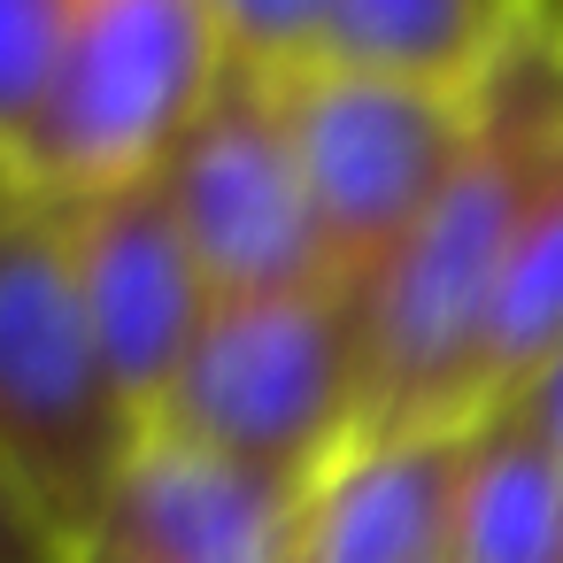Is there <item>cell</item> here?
Returning <instances> with one entry per match:
<instances>
[{
    "mask_svg": "<svg viewBox=\"0 0 563 563\" xmlns=\"http://www.w3.org/2000/svg\"><path fill=\"white\" fill-rule=\"evenodd\" d=\"M78 16H86V0H0V163L16 178H24L32 132L55 101Z\"/></svg>",
    "mask_w": 563,
    "mask_h": 563,
    "instance_id": "7c38bea8",
    "label": "cell"
},
{
    "mask_svg": "<svg viewBox=\"0 0 563 563\" xmlns=\"http://www.w3.org/2000/svg\"><path fill=\"white\" fill-rule=\"evenodd\" d=\"M463 432H363L301 517V563H455Z\"/></svg>",
    "mask_w": 563,
    "mask_h": 563,
    "instance_id": "9c48e42d",
    "label": "cell"
},
{
    "mask_svg": "<svg viewBox=\"0 0 563 563\" xmlns=\"http://www.w3.org/2000/svg\"><path fill=\"white\" fill-rule=\"evenodd\" d=\"M155 178H163L217 301L332 278V247H324L309 170H301V147L286 124V93L271 70L232 63Z\"/></svg>",
    "mask_w": 563,
    "mask_h": 563,
    "instance_id": "8992f818",
    "label": "cell"
},
{
    "mask_svg": "<svg viewBox=\"0 0 563 563\" xmlns=\"http://www.w3.org/2000/svg\"><path fill=\"white\" fill-rule=\"evenodd\" d=\"M540 9H548V16H563V0H540Z\"/></svg>",
    "mask_w": 563,
    "mask_h": 563,
    "instance_id": "e0dca14e",
    "label": "cell"
},
{
    "mask_svg": "<svg viewBox=\"0 0 563 563\" xmlns=\"http://www.w3.org/2000/svg\"><path fill=\"white\" fill-rule=\"evenodd\" d=\"M217 24H224V47L232 63L247 70H309L324 63V32H332V0H209Z\"/></svg>",
    "mask_w": 563,
    "mask_h": 563,
    "instance_id": "4fadbf2b",
    "label": "cell"
},
{
    "mask_svg": "<svg viewBox=\"0 0 563 563\" xmlns=\"http://www.w3.org/2000/svg\"><path fill=\"white\" fill-rule=\"evenodd\" d=\"M224 70L232 47L209 0H86L24 155V194L86 201L155 178Z\"/></svg>",
    "mask_w": 563,
    "mask_h": 563,
    "instance_id": "277c9868",
    "label": "cell"
},
{
    "mask_svg": "<svg viewBox=\"0 0 563 563\" xmlns=\"http://www.w3.org/2000/svg\"><path fill=\"white\" fill-rule=\"evenodd\" d=\"M517 401L532 409V424L548 432V448H555V463H563V355H555V363H548V371H540Z\"/></svg>",
    "mask_w": 563,
    "mask_h": 563,
    "instance_id": "9a60e30c",
    "label": "cell"
},
{
    "mask_svg": "<svg viewBox=\"0 0 563 563\" xmlns=\"http://www.w3.org/2000/svg\"><path fill=\"white\" fill-rule=\"evenodd\" d=\"M0 563H70V555L47 540V525L9 494V478H0Z\"/></svg>",
    "mask_w": 563,
    "mask_h": 563,
    "instance_id": "5bb4252c",
    "label": "cell"
},
{
    "mask_svg": "<svg viewBox=\"0 0 563 563\" xmlns=\"http://www.w3.org/2000/svg\"><path fill=\"white\" fill-rule=\"evenodd\" d=\"M455 563H563V463L525 401H494L463 432Z\"/></svg>",
    "mask_w": 563,
    "mask_h": 563,
    "instance_id": "30bf717a",
    "label": "cell"
},
{
    "mask_svg": "<svg viewBox=\"0 0 563 563\" xmlns=\"http://www.w3.org/2000/svg\"><path fill=\"white\" fill-rule=\"evenodd\" d=\"M286 124L309 170V201L332 247V278L371 294L386 263L409 247L424 209L440 201L463 140H471V93L409 86L347 63H309L278 78Z\"/></svg>",
    "mask_w": 563,
    "mask_h": 563,
    "instance_id": "5b68a950",
    "label": "cell"
},
{
    "mask_svg": "<svg viewBox=\"0 0 563 563\" xmlns=\"http://www.w3.org/2000/svg\"><path fill=\"white\" fill-rule=\"evenodd\" d=\"M563 147V16H532L471 93V140L363 294L371 332V432H455L486 417V324L509 278L532 194Z\"/></svg>",
    "mask_w": 563,
    "mask_h": 563,
    "instance_id": "6da1fadb",
    "label": "cell"
},
{
    "mask_svg": "<svg viewBox=\"0 0 563 563\" xmlns=\"http://www.w3.org/2000/svg\"><path fill=\"white\" fill-rule=\"evenodd\" d=\"M55 209L70 232V271L86 294L93 340L155 432V417H163V401H170V386H178V371L217 309V286H209L163 178H132V186L55 201Z\"/></svg>",
    "mask_w": 563,
    "mask_h": 563,
    "instance_id": "52a82bcc",
    "label": "cell"
},
{
    "mask_svg": "<svg viewBox=\"0 0 563 563\" xmlns=\"http://www.w3.org/2000/svg\"><path fill=\"white\" fill-rule=\"evenodd\" d=\"M24 201H32V194H24V178H16L9 163H0V232L16 224V209H24Z\"/></svg>",
    "mask_w": 563,
    "mask_h": 563,
    "instance_id": "2e32d148",
    "label": "cell"
},
{
    "mask_svg": "<svg viewBox=\"0 0 563 563\" xmlns=\"http://www.w3.org/2000/svg\"><path fill=\"white\" fill-rule=\"evenodd\" d=\"M140 440L147 417L93 340L63 209L32 194L0 232V478L70 555Z\"/></svg>",
    "mask_w": 563,
    "mask_h": 563,
    "instance_id": "7a4b0ae2",
    "label": "cell"
},
{
    "mask_svg": "<svg viewBox=\"0 0 563 563\" xmlns=\"http://www.w3.org/2000/svg\"><path fill=\"white\" fill-rule=\"evenodd\" d=\"M155 432L286 486H317L371 432L363 294L340 278L232 294L209 309Z\"/></svg>",
    "mask_w": 563,
    "mask_h": 563,
    "instance_id": "3957f363",
    "label": "cell"
},
{
    "mask_svg": "<svg viewBox=\"0 0 563 563\" xmlns=\"http://www.w3.org/2000/svg\"><path fill=\"white\" fill-rule=\"evenodd\" d=\"M309 486L147 432L70 563H301Z\"/></svg>",
    "mask_w": 563,
    "mask_h": 563,
    "instance_id": "ba28073f",
    "label": "cell"
},
{
    "mask_svg": "<svg viewBox=\"0 0 563 563\" xmlns=\"http://www.w3.org/2000/svg\"><path fill=\"white\" fill-rule=\"evenodd\" d=\"M563 355V147L532 194V217L517 232L509 278L494 294V324H486V409L517 401L548 363Z\"/></svg>",
    "mask_w": 563,
    "mask_h": 563,
    "instance_id": "8fae6325",
    "label": "cell"
}]
</instances>
